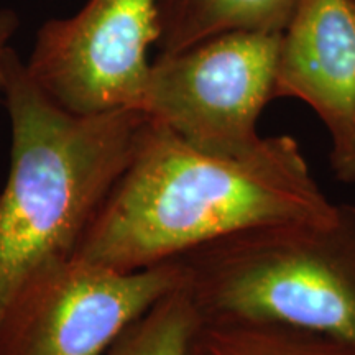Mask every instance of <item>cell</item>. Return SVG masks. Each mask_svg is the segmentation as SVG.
Returning a JSON list of instances; mask_svg holds the SVG:
<instances>
[{
	"mask_svg": "<svg viewBox=\"0 0 355 355\" xmlns=\"http://www.w3.org/2000/svg\"><path fill=\"white\" fill-rule=\"evenodd\" d=\"M170 260L135 272L53 260L17 293L0 319V355H104L119 336L178 288Z\"/></svg>",
	"mask_w": 355,
	"mask_h": 355,
	"instance_id": "5b68a950",
	"label": "cell"
},
{
	"mask_svg": "<svg viewBox=\"0 0 355 355\" xmlns=\"http://www.w3.org/2000/svg\"><path fill=\"white\" fill-rule=\"evenodd\" d=\"M158 40V0H87L74 15L40 26L25 66L68 112L140 110Z\"/></svg>",
	"mask_w": 355,
	"mask_h": 355,
	"instance_id": "8992f818",
	"label": "cell"
},
{
	"mask_svg": "<svg viewBox=\"0 0 355 355\" xmlns=\"http://www.w3.org/2000/svg\"><path fill=\"white\" fill-rule=\"evenodd\" d=\"M20 20L15 10L12 8H0V94L3 89V78H6V63L8 51L12 50L10 43L19 30Z\"/></svg>",
	"mask_w": 355,
	"mask_h": 355,
	"instance_id": "7c38bea8",
	"label": "cell"
},
{
	"mask_svg": "<svg viewBox=\"0 0 355 355\" xmlns=\"http://www.w3.org/2000/svg\"><path fill=\"white\" fill-rule=\"evenodd\" d=\"M298 0H158L159 55L230 30L282 32Z\"/></svg>",
	"mask_w": 355,
	"mask_h": 355,
	"instance_id": "ba28073f",
	"label": "cell"
},
{
	"mask_svg": "<svg viewBox=\"0 0 355 355\" xmlns=\"http://www.w3.org/2000/svg\"><path fill=\"white\" fill-rule=\"evenodd\" d=\"M176 260L202 319L277 322L355 347V206L245 230Z\"/></svg>",
	"mask_w": 355,
	"mask_h": 355,
	"instance_id": "3957f363",
	"label": "cell"
},
{
	"mask_svg": "<svg viewBox=\"0 0 355 355\" xmlns=\"http://www.w3.org/2000/svg\"><path fill=\"white\" fill-rule=\"evenodd\" d=\"M2 96L10 165L0 189V319L33 275L74 254L146 121L137 109L68 112L38 87L13 48Z\"/></svg>",
	"mask_w": 355,
	"mask_h": 355,
	"instance_id": "7a4b0ae2",
	"label": "cell"
},
{
	"mask_svg": "<svg viewBox=\"0 0 355 355\" xmlns=\"http://www.w3.org/2000/svg\"><path fill=\"white\" fill-rule=\"evenodd\" d=\"M201 314L184 286L130 324L104 355H188Z\"/></svg>",
	"mask_w": 355,
	"mask_h": 355,
	"instance_id": "30bf717a",
	"label": "cell"
},
{
	"mask_svg": "<svg viewBox=\"0 0 355 355\" xmlns=\"http://www.w3.org/2000/svg\"><path fill=\"white\" fill-rule=\"evenodd\" d=\"M331 166L337 180L355 183V115L343 144L331 150Z\"/></svg>",
	"mask_w": 355,
	"mask_h": 355,
	"instance_id": "8fae6325",
	"label": "cell"
},
{
	"mask_svg": "<svg viewBox=\"0 0 355 355\" xmlns=\"http://www.w3.org/2000/svg\"><path fill=\"white\" fill-rule=\"evenodd\" d=\"M277 97L309 105L332 148L355 115V0H298L282 30Z\"/></svg>",
	"mask_w": 355,
	"mask_h": 355,
	"instance_id": "52a82bcc",
	"label": "cell"
},
{
	"mask_svg": "<svg viewBox=\"0 0 355 355\" xmlns=\"http://www.w3.org/2000/svg\"><path fill=\"white\" fill-rule=\"evenodd\" d=\"M188 355H355V347L277 322L201 318Z\"/></svg>",
	"mask_w": 355,
	"mask_h": 355,
	"instance_id": "9c48e42d",
	"label": "cell"
},
{
	"mask_svg": "<svg viewBox=\"0 0 355 355\" xmlns=\"http://www.w3.org/2000/svg\"><path fill=\"white\" fill-rule=\"evenodd\" d=\"M282 32L230 30L152 61L140 110L188 144L224 157L254 152L277 97Z\"/></svg>",
	"mask_w": 355,
	"mask_h": 355,
	"instance_id": "277c9868",
	"label": "cell"
},
{
	"mask_svg": "<svg viewBox=\"0 0 355 355\" xmlns=\"http://www.w3.org/2000/svg\"><path fill=\"white\" fill-rule=\"evenodd\" d=\"M336 207L293 137H263L254 152L224 157L146 119L73 257L135 272L245 230L324 219Z\"/></svg>",
	"mask_w": 355,
	"mask_h": 355,
	"instance_id": "6da1fadb",
	"label": "cell"
}]
</instances>
